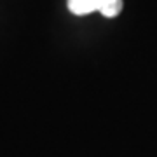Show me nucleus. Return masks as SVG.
<instances>
[{
    "label": "nucleus",
    "instance_id": "f257e3e1",
    "mask_svg": "<svg viewBox=\"0 0 157 157\" xmlns=\"http://www.w3.org/2000/svg\"><path fill=\"white\" fill-rule=\"evenodd\" d=\"M105 0H68V9L75 16H84L100 11Z\"/></svg>",
    "mask_w": 157,
    "mask_h": 157
},
{
    "label": "nucleus",
    "instance_id": "f03ea898",
    "mask_svg": "<svg viewBox=\"0 0 157 157\" xmlns=\"http://www.w3.org/2000/svg\"><path fill=\"white\" fill-rule=\"evenodd\" d=\"M121 11H122V0H105L100 9L105 17H115Z\"/></svg>",
    "mask_w": 157,
    "mask_h": 157
}]
</instances>
